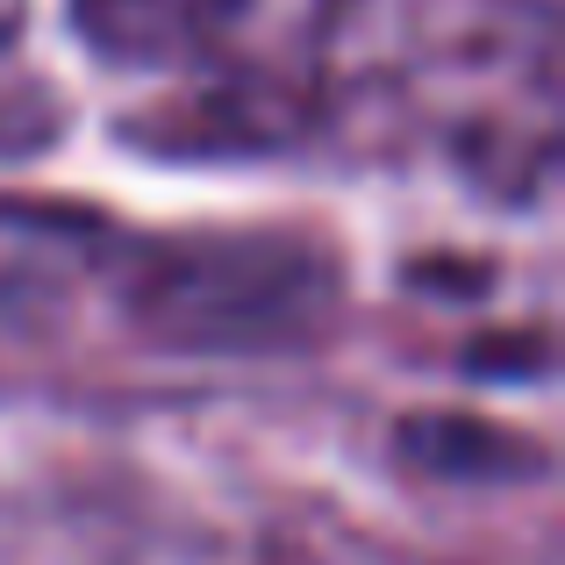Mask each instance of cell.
<instances>
[{
	"mask_svg": "<svg viewBox=\"0 0 565 565\" xmlns=\"http://www.w3.org/2000/svg\"><path fill=\"white\" fill-rule=\"evenodd\" d=\"M8 14H14V0H0V22H8Z\"/></svg>",
	"mask_w": 565,
	"mask_h": 565,
	"instance_id": "cell-1",
	"label": "cell"
}]
</instances>
